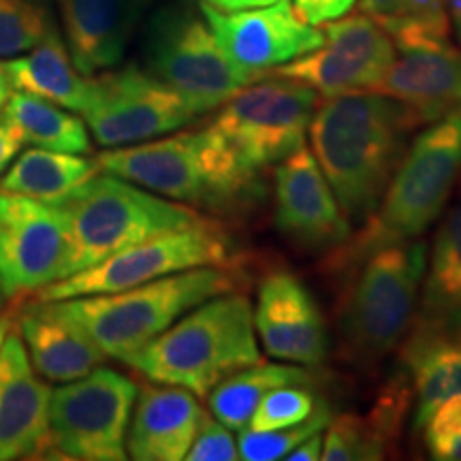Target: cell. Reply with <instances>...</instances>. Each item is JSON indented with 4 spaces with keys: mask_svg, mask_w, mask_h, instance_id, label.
<instances>
[{
    "mask_svg": "<svg viewBox=\"0 0 461 461\" xmlns=\"http://www.w3.org/2000/svg\"><path fill=\"white\" fill-rule=\"evenodd\" d=\"M414 124L402 103L363 90L319 103L310 141L348 222H366L408 149Z\"/></svg>",
    "mask_w": 461,
    "mask_h": 461,
    "instance_id": "1",
    "label": "cell"
},
{
    "mask_svg": "<svg viewBox=\"0 0 461 461\" xmlns=\"http://www.w3.org/2000/svg\"><path fill=\"white\" fill-rule=\"evenodd\" d=\"M101 171L177 203L227 214L258 193L257 171L238 157L214 124L107 148L95 158Z\"/></svg>",
    "mask_w": 461,
    "mask_h": 461,
    "instance_id": "2",
    "label": "cell"
},
{
    "mask_svg": "<svg viewBox=\"0 0 461 461\" xmlns=\"http://www.w3.org/2000/svg\"><path fill=\"white\" fill-rule=\"evenodd\" d=\"M261 361L250 299L229 291L194 305L126 366L157 384L207 397L230 374Z\"/></svg>",
    "mask_w": 461,
    "mask_h": 461,
    "instance_id": "3",
    "label": "cell"
},
{
    "mask_svg": "<svg viewBox=\"0 0 461 461\" xmlns=\"http://www.w3.org/2000/svg\"><path fill=\"white\" fill-rule=\"evenodd\" d=\"M235 288L238 276L222 265H207L126 291L45 303L79 327L105 357L126 363L194 305Z\"/></svg>",
    "mask_w": 461,
    "mask_h": 461,
    "instance_id": "4",
    "label": "cell"
},
{
    "mask_svg": "<svg viewBox=\"0 0 461 461\" xmlns=\"http://www.w3.org/2000/svg\"><path fill=\"white\" fill-rule=\"evenodd\" d=\"M461 176V112L428 124L391 177L376 212L339 250L336 267L359 263L367 252L423 235L448 203Z\"/></svg>",
    "mask_w": 461,
    "mask_h": 461,
    "instance_id": "5",
    "label": "cell"
},
{
    "mask_svg": "<svg viewBox=\"0 0 461 461\" xmlns=\"http://www.w3.org/2000/svg\"><path fill=\"white\" fill-rule=\"evenodd\" d=\"M68 235L67 276L105 261L115 252L205 221L194 207L99 171L54 203Z\"/></svg>",
    "mask_w": 461,
    "mask_h": 461,
    "instance_id": "6",
    "label": "cell"
},
{
    "mask_svg": "<svg viewBox=\"0 0 461 461\" xmlns=\"http://www.w3.org/2000/svg\"><path fill=\"white\" fill-rule=\"evenodd\" d=\"M425 269L428 250L417 240L378 248L361 258L339 312L348 359L376 363L403 342L417 314Z\"/></svg>",
    "mask_w": 461,
    "mask_h": 461,
    "instance_id": "7",
    "label": "cell"
},
{
    "mask_svg": "<svg viewBox=\"0 0 461 461\" xmlns=\"http://www.w3.org/2000/svg\"><path fill=\"white\" fill-rule=\"evenodd\" d=\"M148 71L186 101L194 113L221 109L255 79L240 71L205 17L188 7H163L149 17L143 39Z\"/></svg>",
    "mask_w": 461,
    "mask_h": 461,
    "instance_id": "8",
    "label": "cell"
},
{
    "mask_svg": "<svg viewBox=\"0 0 461 461\" xmlns=\"http://www.w3.org/2000/svg\"><path fill=\"white\" fill-rule=\"evenodd\" d=\"M140 389L124 374L95 367L62 383L50 397L48 457L122 461L126 434Z\"/></svg>",
    "mask_w": 461,
    "mask_h": 461,
    "instance_id": "9",
    "label": "cell"
},
{
    "mask_svg": "<svg viewBox=\"0 0 461 461\" xmlns=\"http://www.w3.org/2000/svg\"><path fill=\"white\" fill-rule=\"evenodd\" d=\"M229 258V235L224 233L222 224L205 218L190 227L169 230L141 244L124 248L84 272L51 282L37 291L34 302L118 293L186 269L224 265Z\"/></svg>",
    "mask_w": 461,
    "mask_h": 461,
    "instance_id": "10",
    "label": "cell"
},
{
    "mask_svg": "<svg viewBox=\"0 0 461 461\" xmlns=\"http://www.w3.org/2000/svg\"><path fill=\"white\" fill-rule=\"evenodd\" d=\"M319 92L297 79L269 75L235 92L218 112L214 129L252 171L280 163L305 146Z\"/></svg>",
    "mask_w": 461,
    "mask_h": 461,
    "instance_id": "11",
    "label": "cell"
},
{
    "mask_svg": "<svg viewBox=\"0 0 461 461\" xmlns=\"http://www.w3.org/2000/svg\"><path fill=\"white\" fill-rule=\"evenodd\" d=\"M82 113L103 148L135 146L171 135L197 115L176 90L137 65L92 75V96Z\"/></svg>",
    "mask_w": 461,
    "mask_h": 461,
    "instance_id": "12",
    "label": "cell"
},
{
    "mask_svg": "<svg viewBox=\"0 0 461 461\" xmlns=\"http://www.w3.org/2000/svg\"><path fill=\"white\" fill-rule=\"evenodd\" d=\"M67 224L54 203L0 190V285L24 297L65 278Z\"/></svg>",
    "mask_w": 461,
    "mask_h": 461,
    "instance_id": "13",
    "label": "cell"
},
{
    "mask_svg": "<svg viewBox=\"0 0 461 461\" xmlns=\"http://www.w3.org/2000/svg\"><path fill=\"white\" fill-rule=\"evenodd\" d=\"M321 48L269 75L297 79L322 96L374 90L395 60V43L366 14L342 15L322 31Z\"/></svg>",
    "mask_w": 461,
    "mask_h": 461,
    "instance_id": "14",
    "label": "cell"
},
{
    "mask_svg": "<svg viewBox=\"0 0 461 461\" xmlns=\"http://www.w3.org/2000/svg\"><path fill=\"white\" fill-rule=\"evenodd\" d=\"M201 14L229 60L255 82L325 41L322 31L303 22L291 0L241 11H221L201 3Z\"/></svg>",
    "mask_w": 461,
    "mask_h": 461,
    "instance_id": "15",
    "label": "cell"
},
{
    "mask_svg": "<svg viewBox=\"0 0 461 461\" xmlns=\"http://www.w3.org/2000/svg\"><path fill=\"white\" fill-rule=\"evenodd\" d=\"M274 188L276 227L285 238L305 248H342L348 241V218L308 148L280 160Z\"/></svg>",
    "mask_w": 461,
    "mask_h": 461,
    "instance_id": "16",
    "label": "cell"
},
{
    "mask_svg": "<svg viewBox=\"0 0 461 461\" xmlns=\"http://www.w3.org/2000/svg\"><path fill=\"white\" fill-rule=\"evenodd\" d=\"M255 330L274 359L312 367L330 353V333L312 293L286 269L265 276L258 286Z\"/></svg>",
    "mask_w": 461,
    "mask_h": 461,
    "instance_id": "17",
    "label": "cell"
},
{
    "mask_svg": "<svg viewBox=\"0 0 461 461\" xmlns=\"http://www.w3.org/2000/svg\"><path fill=\"white\" fill-rule=\"evenodd\" d=\"M51 389L34 372L20 331L0 346V461L43 457L50 438Z\"/></svg>",
    "mask_w": 461,
    "mask_h": 461,
    "instance_id": "18",
    "label": "cell"
},
{
    "mask_svg": "<svg viewBox=\"0 0 461 461\" xmlns=\"http://www.w3.org/2000/svg\"><path fill=\"white\" fill-rule=\"evenodd\" d=\"M372 92L402 103L414 129L461 112V50L451 43L403 50Z\"/></svg>",
    "mask_w": 461,
    "mask_h": 461,
    "instance_id": "19",
    "label": "cell"
},
{
    "mask_svg": "<svg viewBox=\"0 0 461 461\" xmlns=\"http://www.w3.org/2000/svg\"><path fill=\"white\" fill-rule=\"evenodd\" d=\"M67 48L79 73L92 75L120 65L148 0H54Z\"/></svg>",
    "mask_w": 461,
    "mask_h": 461,
    "instance_id": "20",
    "label": "cell"
},
{
    "mask_svg": "<svg viewBox=\"0 0 461 461\" xmlns=\"http://www.w3.org/2000/svg\"><path fill=\"white\" fill-rule=\"evenodd\" d=\"M207 417L194 393L173 384H146L132 408L126 455L137 461H182Z\"/></svg>",
    "mask_w": 461,
    "mask_h": 461,
    "instance_id": "21",
    "label": "cell"
},
{
    "mask_svg": "<svg viewBox=\"0 0 461 461\" xmlns=\"http://www.w3.org/2000/svg\"><path fill=\"white\" fill-rule=\"evenodd\" d=\"M15 325L31 366L48 383H71L105 361L99 346L45 302L26 305L17 312Z\"/></svg>",
    "mask_w": 461,
    "mask_h": 461,
    "instance_id": "22",
    "label": "cell"
},
{
    "mask_svg": "<svg viewBox=\"0 0 461 461\" xmlns=\"http://www.w3.org/2000/svg\"><path fill=\"white\" fill-rule=\"evenodd\" d=\"M3 71L11 88L82 113L92 96V77L79 73L58 26L24 54L7 58Z\"/></svg>",
    "mask_w": 461,
    "mask_h": 461,
    "instance_id": "23",
    "label": "cell"
},
{
    "mask_svg": "<svg viewBox=\"0 0 461 461\" xmlns=\"http://www.w3.org/2000/svg\"><path fill=\"white\" fill-rule=\"evenodd\" d=\"M403 339L402 359L412 376L420 428L438 403L461 395V333L411 327Z\"/></svg>",
    "mask_w": 461,
    "mask_h": 461,
    "instance_id": "24",
    "label": "cell"
},
{
    "mask_svg": "<svg viewBox=\"0 0 461 461\" xmlns=\"http://www.w3.org/2000/svg\"><path fill=\"white\" fill-rule=\"evenodd\" d=\"M423 297L411 327L461 333V203L436 230Z\"/></svg>",
    "mask_w": 461,
    "mask_h": 461,
    "instance_id": "25",
    "label": "cell"
},
{
    "mask_svg": "<svg viewBox=\"0 0 461 461\" xmlns=\"http://www.w3.org/2000/svg\"><path fill=\"white\" fill-rule=\"evenodd\" d=\"M0 124L20 141V146L68 154L90 152V135L84 120L41 96L11 92L0 112Z\"/></svg>",
    "mask_w": 461,
    "mask_h": 461,
    "instance_id": "26",
    "label": "cell"
},
{
    "mask_svg": "<svg viewBox=\"0 0 461 461\" xmlns=\"http://www.w3.org/2000/svg\"><path fill=\"white\" fill-rule=\"evenodd\" d=\"M408 406V391L397 387L378 402L370 414H342L330 419L322 438L321 459L325 461H374L383 459L393 440Z\"/></svg>",
    "mask_w": 461,
    "mask_h": 461,
    "instance_id": "27",
    "label": "cell"
},
{
    "mask_svg": "<svg viewBox=\"0 0 461 461\" xmlns=\"http://www.w3.org/2000/svg\"><path fill=\"white\" fill-rule=\"evenodd\" d=\"M285 384H312V374L295 363H252L212 389V414L229 429H246L263 397Z\"/></svg>",
    "mask_w": 461,
    "mask_h": 461,
    "instance_id": "28",
    "label": "cell"
},
{
    "mask_svg": "<svg viewBox=\"0 0 461 461\" xmlns=\"http://www.w3.org/2000/svg\"><path fill=\"white\" fill-rule=\"evenodd\" d=\"M99 171L96 160L86 158L84 154L32 148L26 149L5 173L0 190L56 203Z\"/></svg>",
    "mask_w": 461,
    "mask_h": 461,
    "instance_id": "29",
    "label": "cell"
},
{
    "mask_svg": "<svg viewBox=\"0 0 461 461\" xmlns=\"http://www.w3.org/2000/svg\"><path fill=\"white\" fill-rule=\"evenodd\" d=\"M378 24L400 51L448 43L451 34L447 0H402Z\"/></svg>",
    "mask_w": 461,
    "mask_h": 461,
    "instance_id": "30",
    "label": "cell"
},
{
    "mask_svg": "<svg viewBox=\"0 0 461 461\" xmlns=\"http://www.w3.org/2000/svg\"><path fill=\"white\" fill-rule=\"evenodd\" d=\"M54 28L51 0H0V58L24 54Z\"/></svg>",
    "mask_w": 461,
    "mask_h": 461,
    "instance_id": "31",
    "label": "cell"
},
{
    "mask_svg": "<svg viewBox=\"0 0 461 461\" xmlns=\"http://www.w3.org/2000/svg\"><path fill=\"white\" fill-rule=\"evenodd\" d=\"M330 408L325 402L319 403V408L312 412V417L305 419L303 423L291 425V428L257 431V429H241L238 438V453L240 459L246 461H276L285 459L288 453L295 448L299 442L319 434L330 423Z\"/></svg>",
    "mask_w": 461,
    "mask_h": 461,
    "instance_id": "32",
    "label": "cell"
},
{
    "mask_svg": "<svg viewBox=\"0 0 461 461\" xmlns=\"http://www.w3.org/2000/svg\"><path fill=\"white\" fill-rule=\"evenodd\" d=\"M316 408H319V400L308 389V384H285L263 397L246 429L269 431L291 428L312 417Z\"/></svg>",
    "mask_w": 461,
    "mask_h": 461,
    "instance_id": "33",
    "label": "cell"
},
{
    "mask_svg": "<svg viewBox=\"0 0 461 461\" xmlns=\"http://www.w3.org/2000/svg\"><path fill=\"white\" fill-rule=\"evenodd\" d=\"M423 440L438 461H461V395L438 403L425 419Z\"/></svg>",
    "mask_w": 461,
    "mask_h": 461,
    "instance_id": "34",
    "label": "cell"
},
{
    "mask_svg": "<svg viewBox=\"0 0 461 461\" xmlns=\"http://www.w3.org/2000/svg\"><path fill=\"white\" fill-rule=\"evenodd\" d=\"M188 461H235L240 459L238 440L227 425L218 419L205 417L186 453Z\"/></svg>",
    "mask_w": 461,
    "mask_h": 461,
    "instance_id": "35",
    "label": "cell"
},
{
    "mask_svg": "<svg viewBox=\"0 0 461 461\" xmlns=\"http://www.w3.org/2000/svg\"><path fill=\"white\" fill-rule=\"evenodd\" d=\"M353 5L355 0H295V11L303 22L319 26L346 15Z\"/></svg>",
    "mask_w": 461,
    "mask_h": 461,
    "instance_id": "36",
    "label": "cell"
},
{
    "mask_svg": "<svg viewBox=\"0 0 461 461\" xmlns=\"http://www.w3.org/2000/svg\"><path fill=\"white\" fill-rule=\"evenodd\" d=\"M321 453H322V436L319 431V434H312L310 438H305V440L299 442V445L293 448L285 459L286 461H316L321 459Z\"/></svg>",
    "mask_w": 461,
    "mask_h": 461,
    "instance_id": "37",
    "label": "cell"
},
{
    "mask_svg": "<svg viewBox=\"0 0 461 461\" xmlns=\"http://www.w3.org/2000/svg\"><path fill=\"white\" fill-rule=\"evenodd\" d=\"M20 152V141L0 124V176L7 171V167L14 163V158Z\"/></svg>",
    "mask_w": 461,
    "mask_h": 461,
    "instance_id": "38",
    "label": "cell"
},
{
    "mask_svg": "<svg viewBox=\"0 0 461 461\" xmlns=\"http://www.w3.org/2000/svg\"><path fill=\"white\" fill-rule=\"evenodd\" d=\"M400 3L402 0H361V14L370 15L376 22H380L393 14Z\"/></svg>",
    "mask_w": 461,
    "mask_h": 461,
    "instance_id": "39",
    "label": "cell"
},
{
    "mask_svg": "<svg viewBox=\"0 0 461 461\" xmlns=\"http://www.w3.org/2000/svg\"><path fill=\"white\" fill-rule=\"evenodd\" d=\"M201 3L210 5V7L221 9V11H241V9L267 7V5L278 3V0H201Z\"/></svg>",
    "mask_w": 461,
    "mask_h": 461,
    "instance_id": "40",
    "label": "cell"
},
{
    "mask_svg": "<svg viewBox=\"0 0 461 461\" xmlns=\"http://www.w3.org/2000/svg\"><path fill=\"white\" fill-rule=\"evenodd\" d=\"M447 7L448 17H451V26L455 28V34H457L461 45V0H447Z\"/></svg>",
    "mask_w": 461,
    "mask_h": 461,
    "instance_id": "41",
    "label": "cell"
},
{
    "mask_svg": "<svg viewBox=\"0 0 461 461\" xmlns=\"http://www.w3.org/2000/svg\"><path fill=\"white\" fill-rule=\"evenodd\" d=\"M15 321H17L15 310H9V312H0V346H3L5 338L9 336V331L14 330Z\"/></svg>",
    "mask_w": 461,
    "mask_h": 461,
    "instance_id": "42",
    "label": "cell"
},
{
    "mask_svg": "<svg viewBox=\"0 0 461 461\" xmlns=\"http://www.w3.org/2000/svg\"><path fill=\"white\" fill-rule=\"evenodd\" d=\"M11 90H14V88H11L7 75H5V71H3V65H0V112H3V107H5V103H7V99H9Z\"/></svg>",
    "mask_w": 461,
    "mask_h": 461,
    "instance_id": "43",
    "label": "cell"
},
{
    "mask_svg": "<svg viewBox=\"0 0 461 461\" xmlns=\"http://www.w3.org/2000/svg\"><path fill=\"white\" fill-rule=\"evenodd\" d=\"M3 302H5V291H3V285H0V308H3Z\"/></svg>",
    "mask_w": 461,
    "mask_h": 461,
    "instance_id": "44",
    "label": "cell"
}]
</instances>
